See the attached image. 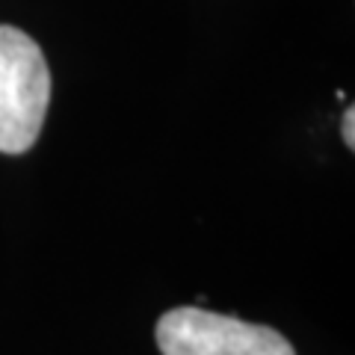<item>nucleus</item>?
<instances>
[{
	"label": "nucleus",
	"mask_w": 355,
	"mask_h": 355,
	"mask_svg": "<svg viewBox=\"0 0 355 355\" xmlns=\"http://www.w3.org/2000/svg\"><path fill=\"white\" fill-rule=\"evenodd\" d=\"M51 101L44 53L24 30L0 27V151L24 154L39 139Z\"/></svg>",
	"instance_id": "f257e3e1"
},
{
	"label": "nucleus",
	"mask_w": 355,
	"mask_h": 355,
	"mask_svg": "<svg viewBox=\"0 0 355 355\" xmlns=\"http://www.w3.org/2000/svg\"><path fill=\"white\" fill-rule=\"evenodd\" d=\"M154 338L163 355H296L282 331L196 305L166 311Z\"/></svg>",
	"instance_id": "f03ea898"
},
{
	"label": "nucleus",
	"mask_w": 355,
	"mask_h": 355,
	"mask_svg": "<svg viewBox=\"0 0 355 355\" xmlns=\"http://www.w3.org/2000/svg\"><path fill=\"white\" fill-rule=\"evenodd\" d=\"M340 133H343V142H347V148L352 151L355 148V110L352 107H347V113H343Z\"/></svg>",
	"instance_id": "7ed1b4c3"
}]
</instances>
